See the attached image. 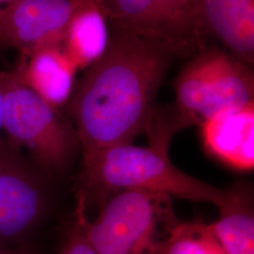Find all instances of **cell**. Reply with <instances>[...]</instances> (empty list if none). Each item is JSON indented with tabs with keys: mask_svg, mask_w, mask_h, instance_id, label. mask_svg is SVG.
<instances>
[{
	"mask_svg": "<svg viewBox=\"0 0 254 254\" xmlns=\"http://www.w3.org/2000/svg\"><path fill=\"white\" fill-rule=\"evenodd\" d=\"M172 55L121 30L110 37L107 50L87 68L68 101L83 163L109 148L131 144L148 128Z\"/></svg>",
	"mask_w": 254,
	"mask_h": 254,
	"instance_id": "6da1fadb",
	"label": "cell"
},
{
	"mask_svg": "<svg viewBox=\"0 0 254 254\" xmlns=\"http://www.w3.org/2000/svg\"><path fill=\"white\" fill-rule=\"evenodd\" d=\"M169 140L152 139L147 147L115 146L96 154L84 165L89 188L108 190H144L221 206L227 200L222 190L177 169L168 154Z\"/></svg>",
	"mask_w": 254,
	"mask_h": 254,
	"instance_id": "7a4b0ae2",
	"label": "cell"
},
{
	"mask_svg": "<svg viewBox=\"0 0 254 254\" xmlns=\"http://www.w3.org/2000/svg\"><path fill=\"white\" fill-rule=\"evenodd\" d=\"M178 222L171 196L144 190L118 191L90 221L82 223L96 254H156L169 229Z\"/></svg>",
	"mask_w": 254,
	"mask_h": 254,
	"instance_id": "3957f363",
	"label": "cell"
},
{
	"mask_svg": "<svg viewBox=\"0 0 254 254\" xmlns=\"http://www.w3.org/2000/svg\"><path fill=\"white\" fill-rule=\"evenodd\" d=\"M4 91L2 129L51 171L64 168L78 141L75 129L21 80L16 70L0 73Z\"/></svg>",
	"mask_w": 254,
	"mask_h": 254,
	"instance_id": "277c9868",
	"label": "cell"
},
{
	"mask_svg": "<svg viewBox=\"0 0 254 254\" xmlns=\"http://www.w3.org/2000/svg\"><path fill=\"white\" fill-rule=\"evenodd\" d=\"M77 0H15L0 8V45L14 48L22 59L61 46Z\"/></svg>",
	"mask_w": 254,
	"mask_h": 254,
	"instance_id": "5b68a950",
	"label": "cell"
},
{
	"mask_svg": "<svg viewBox=\"0 0 254 254\" xmlns=\"http://www.w3.org/2000/svg\"><path fill=\"white\" fill-rule=\"evenodd\" d=\"M44 209L45 195L36 177L8 152L0 153V245L23 239Z\"/></svg>",
	"mask_w": 254,
	"mask_h": 254,
	"instance_id": "8992f818",
	"label": "cell"
},
{
	"mask_svg": "<svg viewBox=\"0 0 254 254\" xmlns=\"http://www.w3.org/2000/svg\"><path fill=\"white\" fill-rule=\"evenodd\" d=\"M201 56L204 121L254 104V74L249 64L218 50L206 51Z\"/></svg>",
	"mask_w": 254,
	"mask_h": 254,
	"instance_id": "52a82bcc",
	"label": "cell"
},
{
	"mask_svg": "<svg viewBox=\"0 0 254 254\" xmlns=\"http://www.w3.org/2000/svg\"><path fill=\"white\" fill-rule=\"evenodd\" d=\"M203 144L209 153L240 171L254 167V104L221 112L201 125Z\"/></svg>",
	"mask_w": 254,
	"mask_h": 254,
	"instance_id": "ba28073f",
	"label": "cell"
},
{
	"mask_svg": "<svg viewBox=\"0 0 254 254\" xmlns=\"http://www.w3.org/2000/svg\"><path fill=\"white\" fill-rule=\"evenodd\" d=\"M15 70L23 83L53 109L70 100L77 69L62 46L43 48L22 59Z\"/></svg>",
	"mask_w": 254,
	"mask_h": 254,
	"instance_id": "9c48e42d",
	"label": "cell"
},
{
	"mask_svg": "<svg viewBox=\"0 0 254 254\" xmlns=\"http://www.w3.org/2000/svg\"><path fill=\"white\" fill-rule=\"evenodd\" d=\"M200 25L250 64L254 55V0H199Z\"/></svg>",
	"mask_w": 254,
	"mask_h": 254,
	"instance_id": "30bf717a",
	"label": "cell"
},
{
	"mask_svg": "<svg viewBox=\"0 0 254 254\" xmlns=\"http://www.w3.org/2000/svg\"><path fill=\"white\" fill-rule=\"evenodd\" d=\"M104 0H77L65 28L62 47L77 70L100 59L110 36Z\"/></svg>",
	"mask_w": 254,
	"mask_h": 254,
	"instance_id": "8fae6325",
	"label": "cell"
},
{
	"mask_svg": "<svg viewBox=\"0 0 254 254\" xmlns=\"http://www.w3.org/2000/svg\"><path fill=\"white\" fill-rule=\"evenodd\" d=\"M200 29L199 0H154L153 41L172 54L194 46Z\"/></svg>",
	"mask_w": 254,
	"mask_h": 254,
	"instance_id": "7c38bea8",
	"label": "cell"
},
{
	"mask_svg": "<svg viewBox=\"0 0 254 254\" xmlns=\"http://www.w3.org/2000/svg\"><path fill=\"white\" fill-rule=\"evenodd\" d=\"M218 220L211 224L224 254H254V215L251 196L244 189L228 190L218 207Z\"/></svg>",
	"mask_w": 254,
	"mask_h": 254,
	"instance_id": "4fadbf2b",
	"label": "cell"
},
{
	"mask_svg": "<svg viewBox=\"0 0 254 254\" xmlns=\"http://www.w3.org/2000/svg\"><path fill=\"white\" fill-rule=\"evenodd\" d=\"M156 254H224L211 224L176 222L159 242Z\"/></svg>",
	"mask_w": 254,
	"mask_h": 254,
	"instance_id": "5bb4252c",
	"label": "cell"
},
{
	"mask_svg": "<svg viewBox=\"0 0 254 254\" xmlns=\"http://www.w3.org/2000/svg\"><path fill=\"white\" fill-rule=\"evenodd\" d=\"M108 18L121 31L153 42L154 0H104Z\"/></svg>",
	"mask_w": 254,
	"mask_h": 254,
	"instance_id": "9a60e30c",
	"label": "cell"
},
{
	"mask_svg": "<svg viewBox=\"0 0 254 254\" xmlns=\"http://www.w3.org/2000/svg\"><path fill=\"white\" fill-rule=\"evenodd\" d=\"M85 204V197L80 193L75 212V220L57 254H96L89 242L82 223V213L86 208Z\"/></svg>",
	"mask_w": 254,
	"mask_h": 254,
	"instance_id": "2e32d148",
	"label": "cell"
},
{
	"mask_svg": "<svg viewBox=\"0 0 254 254\" xmlns=\"http://www.w3.org/2000/svg\"><path fill=\"white\" fill-rule=\"evenodd\" d=\"M0 254H36L29 246L0 245Z\"/></svg>",
	"mask_w": 254,
	"mask_h": 254,
	"instance_id": "e0dca14e",
	"label": "cell"
},
{
	"mask_svg": "<svg viewBox=\"0 0 254 254\" xmlns=\"http://www.w3.org/2000/svg\"><path fill=\"white\" fill-rule=\"evenodd\" d=\"M3 106H4V91H3V86L0 80V153L8 152L6 145L4 143V139L2 137L1 132L3 131L2 129V120H3Z\"/></svg>",
	"mask_w": 254,
	"mask_h": 254,
	"instance_id": "ac0fdd59",
	"label": "cell"
},
{
	"mask_svg": "<svg viewBox=\"0 0 254 254\" xmlns=\"http://www.w3.org/2000/svg\"><path fill=\"white\" fill-rule=\"evenodd\" d=\"M14 1L15 0H0V8H2L4 6H7V5H9V4L14 2Z\"/></svg>",
	"mask_w": 254,
	"mask_h": 254,
	"instance_id": "d6986e66",
	"label": "cell"
}]
</instances>
